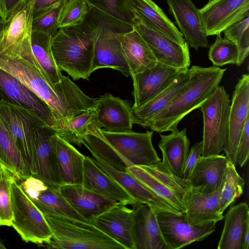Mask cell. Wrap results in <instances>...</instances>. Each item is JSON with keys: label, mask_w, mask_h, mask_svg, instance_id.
I'll return each mask as SVG.
<instances>
[{"label": "cell", "mask_w": 249, "mask_h": 249, "mask_svg": "<svg viewBox=\"0 0 249 249\" xmlns=\"http://www.w3.org/2000/svg\"><path fill=\"white\" fill-rule=\"evenodd\" d=\"M97 99L94 120L103 130L112 132L132 130L133 110L131 102L107 92Z\"/></svg>", "instance_id": "ffe728a7"}, {"label": "cell", "mask_w": 249, "mask_h": 249, "mask_svg": "<svg viewBox=\"0 0 249 249\" xmlns=\"http://www.w3.org/2000/svg\"><path fill=\"white\" fill-rule=\"evenodd\" d=\"M227 162L224 154L200 156L188 178L192 190L203 193L217 190L223 181Z\"/></svg>", "instance_id": "484cf974"}, {"label": "cell", "mask_w": 249, "mask_h": 249, "mask_svg": "<svg viewBox=\"0 0 249 249\" xmlns=\"http://www.w3.org/2000/svg\"><path fill=\"white\" fill-rule=\"evenodd\" d=\"M43 214L53 235L50 241L42 246L61 249H124L121 244L90 223Z\"/></svg>", "instance_id": "5b68a950"}, {"label": "cell", "mask_w": 249, "mask_h": 249, "mask_svg": "<svg viewBox=\"0 0 249 249\" xmlns=\"http://www.w3.org/2000/svg\"><path fill=\"white\" fill-rule=\"evenodd\" d=\"M130 11L134 30L147 43L157 62L181 71H187L191 62L188 43H178L139 14Z\"/></svg>", "instance_id": "9c48e42d"}, {"label": "cell", "mask_w": 249, "mask_h": 249, "mask_svg": "<svg viewBox=\"0 0 249 249\" xmlns=\"http://www.w3.org/2000/svg\"><path fill=\"white\" fill-rule=\"evenodd\" d=\"M0 117L13 136L33 176L35 162L31 130L35 125H48L34 110L4 99L0 100Z\"/></svg>", "instance_id": "30bf717a"}, {"label": "cell", "mask_w": 249, "mask_h": 249, "mask_svg": "<svg viewBox=\"0 0 249 249\" xmlns=\"http://www.w3.org/2000/svg\"><path fill=\"white\" fill-rule=\"evenodd\" d=\"M222 185L223 182L217 190L209 193L192 190L185 212V218L190 224L202 226L210 223H216L224 218L219 210Z\"/></svg>", "instance_id": "83f0119b"}, {"label": "cell", "mask_w": 249, "mask_h": 249, "mask_svg": "<svg viewBox=\"0 0 249 249\" xmlns=\"http://www.w3.org/2000/svg\"><path fill=\"white\" fill-rule=\"evenodd\" d=\"M55 153L63 185H83L85 156L55 133L50 138Z\"/></svg>", "instance_id": "4316f807"}, {"label": "cell", "mask_w": 249, "mask_h": 249, "mask_svg": "<svg viewBox=\"0 0 249 249\" xmlns=\"http://www.w3.org/2000/svg\"><path fill=\"white\" fill-rule=\"evenodd\" d=\"M92 7L110 17L133 25V14L127 0H85Z\"/></svg>", "instance_id": "ee69618b"}, {"label": "cell", "mask_w": 249, "mask_h": 249, "mask_svg": "<svg viewBox=\"0 0 249 249\" xmlns=\"http://www.w3.org/2000/svg\"><path fill=\"white\" fill-rule=\"evenodd\" d=\"M182 72L184 71L157 62L153 67L131 75L134 99L133 110L139 108L162 91Z\"/></svg>", "instance_id": "d6986e66"}, {"label": "cell", "mask_w": 249, "mask_h": 249, "mask_svg": "<svg viewBox=\"0 0 249 249\" xmlns=\"http://www.w3.org/2000/svg\"><path fill=\"white\" fill-rule=\"evenodd\" d=\"M26 0H0V18L6 22Z\"/></svg>", "instance_id": "7dc6e473"}, {"label": "cell", "mask_w": 249, "mask_h": 249, "mask_svg": "<svg viewBox=\"0 0 249 249\" xmlns=\"http://www.w3.org/2000/svg\"><path fill=\"white\" fill-rule=\"evenodd\" d=\"M129 173L178 213H185L192 191L190 181L173 174L160 160L148 166L128 167Z\"/></svg>", "instance_id": "8992f818"}, {"label": "cell", "mask_w": 249, "mask_h": 249, "mask_svg": "<svg viewBox=\"0 0 249 249\" xmlns=\"http://www.w3.org/2000/svg\"><path fill=\"white\" fill-rule=\"evenodd\" d=\"M119 36L130 76L144 71L157 64V60L149 46L134 29Z\"/></svg>", "instance_id": "4dcf8cb0"}, {"label": "cell", "mask_w": 249, "mask_h": 249, "mask_svg": "<svg viewBox=\"0 0 249 249\" xmlns=\"http://www.w3.org/2000/svg\"><path fill=\"white\" fill-rule=\"evenodd\" d=\"M171 132L167 135L160 134L159 147L162 153L161 161L173 174L182 178L190 150V140L186 128L181 131L177 128Z\"/></svg>", "instance_id": "f546056e"}, {"label": "cell", "mask_w": 249, "mask_h": 249, "mask_svg": "<svg viewBox=\"0 0 249 249\" xmlns=\"http://www.w3.org/2000/svg\"><path fill=\"white\" fill-rule=\"evenodd\" d=\"M244 185L245 181L237 173L235 166L228 160L220 195L219 210L221 213L242 195Z\"/></svg>", "instance_id": "74e56055"}, {"label": "cell", "mask_w": 249, "mask_h": 249, "mask_svg": "<svg viewBox=\"0 0 249 249\" xmlns=\"http://www.w3.org/2000/svg\"><path fill=\"white\" fill-rule=\"evenodd\" d=\"M3 166H4V165L2 164V163L0 161V169L2 167H3ZM4 167H5V166H4Z\"/></svg>", "instance_id": "f5cc1de1"}, {"label": "cell", "mask_w": 249, "mask_h": 249, "mask_svg": "<svg viewBox=\"0 0 249 249\" xmlns=\"http://www.w3.org/2000/svg\"><path fill=\"white\" fill-rule=\"evenodd\" d=\"M224 38L234 43L237 46L239 56L236 65L240 66L249 53V16L225 29Z\"/></svg>", "instance_id": "ab89813d"}, {"label": "cell", "mask_w": 249, "mask_h": 249, "mask_svg": "<svg viewBox=\"0 0 249 249\" xmlns=\"http://www.w3.org/2000/svg\"><path fill=\"white\" fill-rule=\"evenodd\" d=\"M33 2L34 13L39 12L59 1L64 0H31Z\"/></svg>", "instance_id": "c3c4849f"}, {"label": "cell", "mask_w": 249, "mask_h": 249, "mask_svg": "<svg viewBox=\"0 0 249 249\" xmlns=\"http://www.w3.org/2000/svg\"><path fill=\"white\" fill-rule=\"evenodd\" d=\"M0 226H2V224H1V219L0 218Z\"/></svg>", "instance_id": "db71d44e"}, {"label": "cell", "mask_w": 249, "mask_h": 249, "mask_svg": "<svg viewBox=\"0 0 249 249\" xmlns=\"http://www.w3.org/2000/svg\"><path fill=\"white\" fill-rule=\"evenodd\" d=\"M11 226L22 240L39 246L49 243L53 233L42 212L22 190L17 180L11 185Z\"/></svg>", "instance_id": "ba28073f"}, {"label": "cell", "mask_w": 249, "mask_h": 249, "mask_svg": "<svg viewBox=\"0 0 249 249\" xmlns=\"http://www.w3.org/2000/svg\"><path fill=\"white\" fill-rule=\"evenodd\" d=\"M134 209L117 202L89 221L121 244L124 249H136L133 239Z\"/></svg>", "instance_id": "e0dca14e"}, {"label": "cell", "mask_w": 249, "mask_h": 249, "mask_svg": "<svg viewBox=\"0 0 249 249\" xmlns=\"http://www.w3.org/2000/svg\"><path fill=\"white\" fill-rule=\"evenodd\" d=\"M230 105L228 128L224 149L227 159L236 166L240 136L249 117V75L243 74L235 87Z\"/></svg>", "instance_id": "9a60e30c"}, {"label": "cell", "mask_w": 249, "mask_h": 249, "mask_svg": "<svg viewBox=\"0 0 249 249\" xmlns=\"http://www.w3.org/2000/svg\"><path fill=\"white\" fill-rule=\"evenodd\" d=\"M77 27L93 39L92 72L102 68H110L119 71L127 77L130 76L122 53L119 35L111 33L100 26L85 22Z\"/></svg>", "instance_id": "7c38bea8"}, {"label": "cell", "mask_w": 249, "mask_h": 249, "mask_svg": "<svg viewBox=\"0 0 249 249\" xmlns=\"http://www.w3.org/2000/svg\"><path fill=\"white\" fill-rule=\"evenodd\" d=\"M17 180L22 190L43 213L90 223L71 205L62 195L59 187L49 185L32 176Z\"/></svg>", "instance_id": "4fadbf2b"}, {"label": "cell", "mask_w": 249, "mask_h": 249, "mask_svg": "<svg viewBox=\"0 0 249 249\" xmlns=\"http://www.w3.org/2000/svg\"><path fill=\"white\" fill-rule=\"evenodd\" d=\"M88 10L85 0H66L60 11L57 28L74 27L83 22Z\"/></svg>", "instance_id": "60d3db41"}, {"label": "cell", "mask_w": 249, "mask_h": 249, "mask_svg": "<svg viewBox=\"0 0 249 249\" xmlns=\"http://www.w3.org/2000/svg\"><path fill=\"white\" fill-rule=\"evenodd\" d=\"M217 249H242L243 237L249 227V209L246 202L231 205L225 216Z\"/></svg>", "instance_id": "1f68e13d"}, {"label": "cell", "mask_w": 249, "mask_h": 249, "mask_svg": "<svg viewBox=\"0 0 249 249\" xmlns=\"http://www.w3.org/2000/svg\"><path fill=\"white\" fill-rule=\"evenodd\" d=\"M188 82L170 103L143 127L158 133L173 131L179 122L193 110L199 108L219 85L226 69L192 66Z\"/></svg>", "instance_id": "3957f363"}, {"label": "cell", "mask_w": 249, "mask_h": 249, "mask_svg": "<svg viewBox=\"0 0 249 249\" xmlns=\"http://www.w3.org/2000/svg\"><path fill=\"white\" fill-rule=\"evenodd\" d=\"M56 65L74 80H88L92 73L94 41L78 27L62 28L51 39Z\"/></svg>", "instance_id": "277c9868"}, {"label": "cell", "mask_w": 249, "mask_h": 249, "mask_svg": "<svg viewBox=\"0 0 249 249\" xmlns=\"http://www.w3.org/2000/svg\"><path fill=\"white\" fill-rule=\"evenodd\" d=\"M153 134L109 132L94 121L84 136L83 144L115 169L126 172L131 166H148L161 160L152 144Z\"/></svg>", "instance_id": "7a4b0ae2"}, {"label": "cell", "mask_w": 249, "mask_h": 249, "mask_svg": "<svg viewBox=\"0 0 249 249\" xmlns=\"http://www.w3.org/2000/svg\"><path fill=\"white\" fill-rule=\"evenodd\" d=\"M33 2L26 0L6 23L0 41V53L18 56L31 46Z\"/></svg>", "instance_id": "5bb4252c"}, {"label": "cell", "mask_w": 249, "mask_h": 249, "mask_svg": "<svg viewBox=\"0 0 249 249\" xmlns=\"http://www.w3.org/2000/svg\"><path fill=\"white\" fill-rule=\"evenodd\" d=\"M249 249V227H248L245 231L242 243V249Z\"/></svg>", "instance_id": "681fc988"}, {"label": "cell", "mask_w": 249, "mask_h": 249, "mask_svg": "<svg viewBox=\"0 0 249 249\" xmlns=\"http://www.w3.org/2000/svg\"><path fill=\"white\" fill-rule=\"evenodd\" d=\"M0 91L10 102L34 110L54 132L58 129L57 122L48 105L16 77L1 69Z\"/></svg>", "instance_id": "7402d4cb"}, {"label": "cell", "mask_w": 249, "mask_h": 249, "mask_svg": "<svg viewBox=\"0 0 249 249\" xmlns=\"http://www.w3.org/2000/svg\"><path fill=\"white\" fill-rule=\"evenodd\" d=\"M238 49L233 42L223 38L221 34L216 35V40L208 51V57L214 66L221 67L237 62Z\"/></svg>", "instance_id": "f35d334b"}, {"label": "cell", "mask_w": 249, "mask_h": 249, "mask_svg": "<svg viewBox=\"0 0 249 249\" xmlns=\"http://www.w3.org/2000/svg\"><path fill=\"white\" fill-rule=\"evenodd\" d=\"M6 23L1 18H0V41L2 38L3 33L6 26Z\"/></svg>", "instance_id": "f907efd6"}, {"label": "cell", "mask_w": 249, "mask_h": 249, "mask_svg": "<svg viewBox=\"0 0 249 249\" xmlns=\"http://www.w3.org/2000/svg\"><path fill=\"white\" fill-rule=\"evenodd\" d=\"M157 220L168 249H178L202 241L215 230V222L194 226L185 218V213L155 212Z\"/></svg>", "instance_id": "8fae6325"}, {"label": "cell", "mask_w": 249, "mask_h": 249, "mask_svg": "<svg viewBox=\"0 0 249 249\" xmlns=\"http://www.w3.org/2000/svg\"><path fill=\"white\" fill-rule=\"evenodd\" d=\"M231 102L224 87L218 85L199 107L203 118L202 156L219 155L224 150Z\"/></svg>", "instance_id": "52a82bcc"}, {"label": "cell", "mask_w": 249, "mask_h": 249, "mask_svg": "<svg viewBox=\"0 0 249 249\" xmlns=\"http://www.w3.org/2000/svg\"><path fill=\"white\" fill-rule=\"evenodd\" d=\"M6 248L0 239V249H5Z\"/></svg>", "instance_id": "816d5d0a"}, {"label": "cell", "mask_w": 249, "mask_h": 249, "mask_svg": "<svg viewBox=\"0 0 249 249\" xmlns=\"http://www.w3.org/2000/svg\"><path fill=\"white\" fill-rule=\"evenodd\" d=\"M127 5L130 10L146 19L172 40L181 45L186 42L174 23L152 0H127Z\"/></svg>", "instance_id": "836d02e7"}, {"label": "cell", "mask_w": 249, "mask_h": 249, "mask_svg": "<svg viewBox=\"0 0 249 249\" xmlns=\"http://www.w3.org/2000/svg\"><path fill=\"white\" fill-rule=\"evenodd\" d=\"M0 161L17 179L32 176L11 134L0 117Z\"/></svg>", "instance_id": "e575fe53"}, {"label": "cell", "mask_w": 249, "mask_h": 249, "mask_svg": "<svg viewBox=\"0 0 249 249\" xmlns=\"http://www.w3.org/2000/svg\"><path fill=\"white\" fill-rule=\"evenodd\" d=\"M62 195L79 214L87 219L108 210L117 202L81 185H63Z\"/></svg>", "instance_id": "f1b7e54d"}, {"label": "cell", "mask_w": 249, "mask_h": 249, "mask_svg": "<svg viewBox=\"0 0 249 249\" xmlns=\"http://www.w3.org/2000/svg\"><path fill=\"white\" fill-rule=\"evenodd\" d=\"M66 0L59 1L39 12L34 13L32 30L47 34L52 37L57 32V20Z\"/></svg>", "instance_id": "b9f144b4"}, {"label": "cell", "mask_w": 249, "mask_h": 249, "mask_svg": "<svg viewBox=\"0 0 249 249\" xmlns=\"http://www.w3.org/2000/svg\"><path fill=\"white\" fill-rule=\"evenodd\" d=\"M96 116V108L84 112L72 118L55 133L70 143L81 147L84 136Z\"/></svg>", "instance_id": "8d00e7d4"}, {"label": "cell", "mask_w": 249, "mask_h": 249, "mask_svg": "<svg viewBox=\"0 0 249 249\" xmlns=\"http://www.w3.org/2000/svg\"><path fill=\"white\" fill-rule=\"evenodd\" d=\"M0 69L16 77L48 105L58 129L73 117L96 108L97 99L85 94L69 76L63 75L61 82L54 84L40 67L3 53H0Z\"/></svg>", "instance_id": "6da1fadb"}, {"label": "cell", "mask_w": 249, "mask_h": 249, "mask_svg": "<svg viewBox=\"0 0 249 249\" xmlns=\"http://www.w3.org/2000/svg\"><path fill=\"white\" fill-rule=\"evenodd\" d=\"M82 185L99 195L124 205L133 206L139 204L125 189L88 156H86L84 160Z\"/></svg>", "instance_id": "cb8c5ba5"}, {"label": "cell", "mask_w": 249, "mask_h": 249, "mask_svg": "<svg viewBox=\"0 0 249 249\" xmlns=\"http://www.w3.org/2000/svg\"><path fill=\"white\" fill-rule=\"evenodd\" d=\"M249 117L246 120L239 141L236 162L242 167L249 159Z\"/></svg>", "instance_id": "f6af8a7d"}, {"label": "cell", "mask_w": 249, "mask_h": 249, "mask_svg": "<svg viewBox=\"0 0 249 249\" xmlns=\"http://www.w3.org/2000/svg\"><path fill=\"white\" fill-rule=\"evenodd\" d=\"M133 234L136 249H168L162 236L155 212L145 204L132 206Z\"/></svg>", "instance_id": "d4e9b609"}, {"label": "cell", "mask_w": 249, "mask_h": 249, "mask_svg": "<svg viewBox=\"0 0 249 249\" xmlns=\"http://www.w3.org/2000/svg\"><path fill=\"white\" fill-rule=\"evenodd\" d=\"M54 133L52 128L38 125L31 130L35 162L34 176L47 184L56 187L62 185L57 158L50 138Z\"/></svg>", "instance_id": "ac0fdd59"}, {"label": "cell", "mask_w": 249, "mask_h": 249, "mask_svg": "<svg viewBox=\"0 0 249 249\" xmlns=\"http://www.w3.org/2000/svg\"><path fill=\"white\" fill-rule=\"evenodd\" d=\"M16 177L5 167L0 169V218L2 226H11L13 219L11 185Z\"/></svg>", "instance_id": "7bdbcfd3"}, {"label": "cell", "mask_w": 249, "mask_h": 249, "mask_svg": "<svg viewBox=\"0 0 249 249\" xmlns=\"http://www.w3.org/2000/svg\"><path fill=\"white\" fill-rule=\"evenodd\" d=\"M199 11L207 36L216 35L249 16V0H209Z\"/></svg>", "instance_id": "2e32d148"}, {"label": "cell", "mask_w": 249, "mask_h": 249, "mask_svg": "<svg viewBox=\"0 0 249 249\" xmlns=\"http://www.w3.org/2000/svg\"><path fill=\"white\" fill-rule=\"evenodd\" d=\"M202 152V142L193 145L188 154L183 171V178L188 179L194 166Z\"/></svg>", "instance_id": "bcb514c9"}, {"label": "cell", "mask_w": 249, "mask_h": 249, "mask_svg": "<svg viewBox=\"0 0 249 249\" xmlns=\"http://www.w3.org/2000/svg\"><path fill=\"white\" fill-rule=\"evenodd\" d=\"M94 162L115 180L139 203L149 206L155 212L168 211L178 213L168 203L127 172L118 171L90 152Z\"/></svg>", "instance_id": "603a6c76"}, {"label": "cell", "mask_w": 249, "mask_h": 249, "mask_svg": "<svg viewBox=\"0 0 249 249\" xmlns=\"http://www.w3.org/2000/svg\"><path fill=\"white\" fill-rule=\"evenodd\" d=\"M169 13L173 16L189 46L198 51L209 47L199 9L191 0H167Z\"/></svg>", "instance_id": "44dd1931"}, {"label": "cell", "mask_w": 249, "mask_h": 249, "mask_svg": "<svg viewBox=\"0 0 249 249\" xmlns=\"http://www.w3.org/2000/svg\"><path fill=\"white\" fill-rule=\"evenodd\" d=\"M191 70L180 73L165 89L139 108L133 110V124L142 127L166 107L188 82Z\"/></svg>", "instance_id": "d6a6232c"}, {"label": "cell", "mask_w": 249, "mask_h": 249, "mask_svg": "<svg viewBox=\"0 0 249 249\" xmlns=\"http://www.w3.org/2000/svg\"><path fill=\"white\" fill-rule=\"evenodd\" d=\"M50 35L33 31L31 37V52L42 70L54 84L61 81L63 75L57 68L53 55Z\"/></svg>", "instance_id": "d590c367"}]
</instances>
